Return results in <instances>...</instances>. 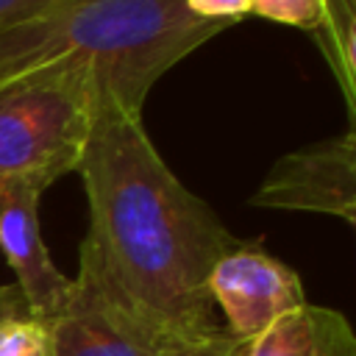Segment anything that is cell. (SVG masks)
I'll return each mask as SVG.
<instances>
[{
    "label": "cell",
    "instance_id": "1",
    "mask_svg": "<svg viewBox=\"0 0 356 356\" xmlns=\"http://www.w3.org/2000/svg\"><path fill=\"white\" fill-rule=\"evenodd\" d=\"M78 172L89 203L78 256L106 289L170 342L217 331L209 273L242 239L175 178L142 120L95 108Z\"/></svg>",
    "mask_w": 356,
    "mask_h": 356
},
{
    "label": "cell",
    "instance_id": "2",
    "mask_svg": "<svg viewBox=\"0 0 356 356\" xmlns=\"http://www.w3.org/2000/svg\"><path fill=\"white\" fill-rule=\"evenodd\" d=\"M231 22L195 17L184 0H58L0 31V83L33 72L83 81L97 108L142 120L150 86Z\"/></svg>",
    "mask_w": 356,
    "mask_h": 356
},
{
    "label": "cell",
    "instance_id": "3",
    "mask_svg": "<svg viewBox=\"0 0 356 356\" xmlns=\"http://www.w3.org/2000/svg\"><path fill=\"white\" fill-rule=\"evenodd\" d=\"M92 89L61 72H33L0 83V184L47 189L78 170L95 120Z\"/></svg>",
    "mask_w": 356,
    "mask_h": 356
},
{
    "label": "cell",
    "instance_id": "4",
    "mask_svg": "<svg viewBox=\"0 0 356 356\" xmlns=\"http://www.w3.org/2000/svg\"><path fill=\"white\" fill-rule=\"evenodd\" d=\"M250 206L328 214L345 225H356L353 128L284 153L250 195Z\"/></svg>",
    "mask_w": 356,
    "mask_h": 356
},
{
    "label": "cell",
    "instance_id": "5",
    "mask_svg": "<svg viewBox=\"0 0 356 356\" xmlns=\"http://www.w3.org/2000/svg\"><path fill=\"white\" fill-rule=\"evenodd\" d=\"M209 298L222 309L225 331L239 342L261 337L281 317L309 303L300 275L250 242H239L214 261L209 273Z\"/></svg>",
    "mask_w": 356,
    "mask_h": 356
},
{
    "label": "cell",
    "instance_id": "6",
    "mask_svg": "<svg viewBox=\"0 0 356 356\" xmlns=\"http://www.w3.org/2000/svg\"><path fill=\"white\" fill-rule=\"evenodd\" d=\"M47 328L50 356H161L175 345L128 312L81 256L67 306Z\"/></svg>",
    "mask_w": 356,
    "mask_h": 356
},
{
    "label": "cell",
    "instance_id": "7",
    "mask_svg": "<svg viewBox=\"0 0 356 356\" xmlns=\"http://www.w3.org/2000/svg\"><path fill=\"white\" fill-rule=\"evenodd\" d=\"M39 189L25 181L0 184V253L14 270V286L22 292L25 309L39 323H50L67 306L72 278L50 259L39 231Z\"/></svg>",
    "mask_w": 356,
    "mask_h": 356
},
{
    "label": "cell",
    "instance_id": "8",
    "mask_svg": "<svg viewBox=\"0 0 356 356\" xmlns=\"http://www.w3.org/2000/svg\"><path fill=\"white\" fill-rule=\"evenodd\" d=\"M242 356H356V334L342 312L303 303L261 337L245 342Z\"/></svg>",
    "mask_w": 356,
    "mask_h": 356
},
{
    "label": "cell",
    "instance_id": "9",
    "mask_svg": "<svg viewBox=\"0 0 356 356\" xmlns=\"http://www.w3.org/2000/svg\"><path fill=\"white\" fill-rule=\"evenodd\" d=\"M353 114L356 89V0H323V22L312 33Z\"/></svg>",
    "mask_w": 356,
    "mask_h": 356
},
{
    "label": "cell",
    "instance_id": "10",
    "mask_svg": "<svg viewBox=\"0 0 356 356\" xmlns=\"http://www.w3.org/2000/svg\"><path fill=\"white\" fill-rule=\"evenodd\" d=\"M0 356H50V328L28 312L3 314Z\"/></svg>",
    "mask_w": 356,
    "mask_h": 356
},
{
    "label": "cell",
    "instance_id": "11",
    "mask_svg": "<svg viewBox=\"0 0 356 356\" xmlns=\"http://www.w3.org/2000/svg\"><path fill=\"white\" fill-rule=\"evenodd\" d=\"M250 14L314 33L323 22V0H253Z\"/></svg>",
    "mask_w": 356,
    "mask_h": 356
},
{
    "label": "cell",
    "instance_id": "12",
    "mask_svg": "<svg viewBox=\"0 0 356 356\" xmlns=\"http://www.w3.org/2000/svg\"><path fill=\"white\" fill-rule=\"evenodd\" d=\"M242 353H245V342L231 337L225 328H217L206 337L175 342L161 356H242Z\"/></svg>",
    "mask_w": 356,
    "mask_h": 356
},
{
    "label": "cell",
    "instance_id": "13",
    "mask_svg": "<svg viewBox=\"0 0 356 356\" xmlns=\"http://www.w3.org/2000/svg\"><path fill=\"white\" fill-rule=\"evenodd\" d=\"M186 8L200 17V19H211V22H236L245 14H250V3L253 0H184Z\"/></svg>",
    "mask_w": 356,
    "mask_h": 356
},
{
    "label": "cell",
    "instance_id": "14",
    "mask_svg": "<svg viewBox=\"0 0 356 356\" xmlns=\"http://www.w3.org/2000/svg\"><path fill=\"white\" fill-rule=\"evenodd\" d=\"M58 0H0V31L28 22L39 14H44L47 8H53Z\"/></svg>",
    "mask_w": 356,
    "mask_h": 356
},
{
    "label": "cell",
    "instance_id": "15",
    "mask_svg": "<svg viewBox=\"0 0 356 356\" xmlns=\"http://www.w3.org/2000/svg\"><path fill=\"white\" fill-rule=\"evenodd\" d=\"M17 312H28L22 292L14 284H0V317L3 314H17Z\"/></svg>",
    "mask_w": 356,
    "mask_h": 356
}]
</instances>
